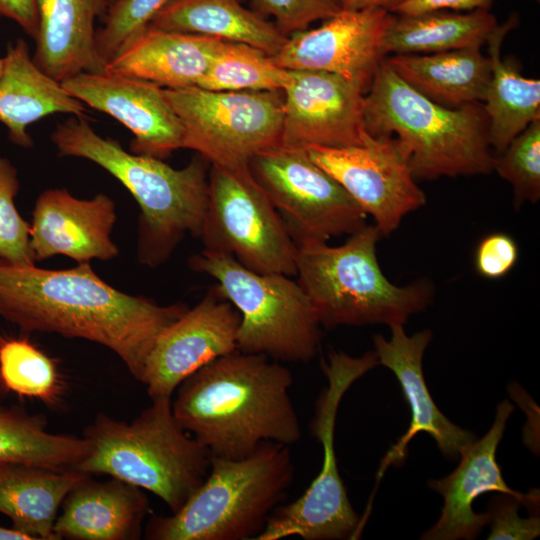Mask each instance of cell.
<instances>
[{
	"instance_id": "obj_24",
	"label": "cell",
	"mask_w": 540,
	"mask_h": 540,
	"mask_svg": "<svg viewBox=\"0 0 540 540\" xmlns=\"http://www.w3.org/2000/svg\"><path fill=\"white\" fill-rule=\"evenodd\" d=\"M2 59L0 122L7 127L13 143L31 147L33 140L27 128L51 114L85 116L86 105L36 65L23 39L9 45Z\"/></svg>"
},
{
	"instance_id": "obj_6",
	"label": "cell",
	"mask_w": 540,
	"mask_h": 540,
	"mask_svg": "<svg viewBox=\"0 0 540 540\" xmlns=\"http://www.w3.org/2000/svg\"><path fill=\"white\" fill-rule=\"evenodd\" d=\"M294 477L289 446L267 441L242 459L212 456L202 485L177 512L152 516L151 540H248L262 533Z\"/></svg>"
},
{
	"instance_id": "obj_20",
	"label": "cell",
	"mask_w": 540,
	"mask_h": 540,
	"mask_svg": "<svg viewBox=\"0 0 540 540\" xmlns=\"http://www.w3.org/2000/svg\"><path fill=\"white\" fill-rule=\"evenodd\" d=\"M389 327L390 339L382 335L373 337L374 352L379 365L389 368L398 379L411 410V423L406 434L387 454L382 468L401 461L409 441L419 432L429 434L446 458H458L476 437L452 423L435 405L427 388L422 360L432 338L431 331L426 329L408 336L401 324Z\"/></svg>"
},
{
	"instance_id": "obj_1",
	"label": "cell",
	"mask_w": 540,
	"mask_h": 540,
	"mask_svg": "<svg viewBox=\"0 0 540 540\" xmlns=\"http://www.w3.org/2000/svg\"><path fill=\"white\" fill-rule=\"evenodd\" d=\"M106 283L90 263L44 269L0 259V316L25 332L85 339L115 353L137 380L161 332L186 310Z\"/></svg>"
},
{
	"instance_id": "obj_31",
	"label": "cell",
	"mask_w": 540,
	"mask_h": 540,
	"mask_svg": "<svg viewBox=\"0 0 540 540\" xmlns=\"http://www.w3.org/2000/svg\"><path fill=\"white\" fill-rule=\"evenodd\" d=\"M291 81L292 72L279 67L264 51L222 40L197 87L212 91H284Z\"/></svg>"
},
{
	"instance_id": "obj_44",
	"label": "cell",
	"mask_w": 540,
	"mask_h": 540,
	"mask_svg": "<svg viewBox=\"0 0 540 540\" xmlns=\"http://www.w3.org/2000/svg\"><path fill=\"white\" fill-rule=\"evenodd\" d=\"M2 70H3V59L0 58V77H1V74H2Z\"/></svg>"
},
{
	"instance_id": "obj_23",
	"label": "cell",
	"mask_w": 540,
	"mask_h": 540,
	"mask_svg": "<svg viewBox=\"0 0 540 540\" xmlns=\"http://www.w3.org/2000/svg\"><path fill=\"white\" fill-rule=\"evenodd\" d=\"M222 40L148 26L107 63L105 71L167 89L197 87Z\"/></svg>"
},
{
	"instance_id": "obj_39",
	"label": "cell",
	"mask_w": 540,
	"mask_h": 540,
	"mask_svg": "<svg viewBox=\"0 0 540 540\" xmlns=\"http://www.w3.org/2000/svg\"><path fill=\"white\" fill-rule=\"evenodd\" d=\"M493 0H404L394 10L400 15H414L428 11H473L489 9Z\"/></svg>"
},
{
	"instance_id": "obj_36",
	"label": "cell",
	"mask_w": 540,
	"mask_h": 540,
	"mask_svg": "<svg viewBox=\"0 0 540 540\" xmlns=\"http://www.w3.org/2000/svg\"><path fill=\"white\" fill-rule=\"evenodd\" d=\"M253 11L265 18H274V24L286 36L307 29L317 21L326 20L342 8L340 0H251Z\"/></svg>"
},
{
	"instance_id": "obj_27",
	"label": "cell",
	"mask_w": 540,
	"mask_h": 540,
	"mask_svg": "<svg viewBox=\"0 0 540 540\" xmlns=\"http://www.w3.org/2000/svg\"><path fill=\"white\" fill-rule=\"evenodd\" d=\"M86 473L27 465L0 468V513L33 540H57L54 524L68 492Z\"/></svg>"
},
{
	"instance_id": "obj_19",
	"label": "cell",
	"mask_w": 540,
	"mask_h": 540,
	"mask_svg": "<svg viewBox=\"0 0 540 540\" xmlns=\"http://www.w3.org/2000/svg\"><path fill=\"white\" fill-rule=\"evenodd\" d=\"M116 219L115 202L105 194L80 199L63 188L43 191L35 202L30 224L35 262L56 255L78 264L115 258L119 250L111 234Z\"/></svg>"
},
{
	"instance_id": "obj_5",
	"label": "cell",
	"mask_w": 540,
	"mask_h": 540,
	"mask_svg": "<svg viewBox=\"0 0 540 540\" xmlns=\"http://www.w3.org/2000/svg\"><path fill=\"white\" fill-rule=\"evenodd\" d=\"M171 401L152 399L131 422L98 414L85 429L90 448L76 469L145 489L177 512L206 479L212 455L180 427Z\"/></svg>"
},
{
	"instance_id": "obj_15",
	"label": "cell",
	"mask_w": 540,
	"mask_h": 540,
	"mask_svg": "<svg viewBox=\"0 0 540 540\" xmlns=\"http://www.w3.org/2000/svg\"><path fill=\"white\" fill-rule=\"evenodd\" d=\"M383 8L341 10L315 29L288 36L272 57L291 71H323L358 85L366 94L385 55L382 42L394 16Z\"/></svg>"
},
{
	"instance_id": "obj_26",
	"label": "cell",
	"mask_w": 540,
	"mask_h": 540,
	"mask_svg": "<svg viewBox=\"0 0 540 540\" xmlns=\"http://www.w3.org/2000/svg\"><path fill=\"white\" fill-rule=\"evenodd\" d=\"M242 0H172L150 22L149 27L199 34L256 47L270 56L288 36Z\"/></svg>"
},
{
	"instance_id": "obj_43",
	"label": "cell",
	"mask_w": 540,
	"mask_h": 540,
	"mask_svg": "<svg viewBox=\"0 0 540 540\" xmlns=\"http://www.w3.org/2000/svg\"><path fill=\"white\" fill-rule=\"evenodd\" d=\"M104 3H105V6H106V10L107 8L111 5V3L114 1V0H103Z\"/></svg>"
},
{
	"instance_id": "obj_28",
	"label": "cell",
	"mask_w": 540,
	"mask_h": 540,
	"mask_svg": "<svg viewBox=\"0 0 540 540\" xmlns=\"http://www.w3.org/2000/svg\"><path fill=\"white\" fill-rule=\"evenodd\" d=\"M517 22L512 15L504 24H498L486 40L491 74L482 102L490 146L498 154L530 123L540 119V81L524 77L511 60L501 56L504 38Z\"/></svg>"
},
{
	"instance_id": "obj_12",
	"label": "cell",
	"mask_w": 540,
	"mask_h": 540,
	"mask_svg": "<svg viewBox=\"0 0 540 540\" xmlns=\"http://www.w3.org/2000/svg\"><path fill=\"white\" fill-rule=\"evenodd\" d=\"M249 169L297 246L351 235L366 225L364 210L306 150L279 145L255 155Z\"/></svg>"
},
{
	"instance_id": "obj_33",
	"label": "cell",
	"mask_w": 540,
	"mask_h": 540,
	"mask_svg": "<svg viewBox=\"0 0 540 540\" xmlns=\"http://www.w3.org/2000/svg\"><path fill=\"white\" fill-rule=\"evenodd\" d=\"M493 170L514 190L517 206L540 198V119L530 123L507 147L494 156Z\"/></svg>"
},
{
	"instance_id": "obj_21",
	"label": "cell",
	"mask_w": 540,
	"mask_h": 540,
	"mask_svg": "<svg viewBox=\"0 0 540 540\" xmlns=\"http://www.w3.org/2000/svg\"><path fill=\"white\" fill-rule=\"evenodd\" d=\"M148 512L141 488L113 477L97 482L87 474L63 500L54 534L57 540L138 539Z\"/></svg>"
},
{
	"instance_id": "obj_38",
	"label": "cell",
	"mask_w": 540,
	"mask_h": 540,
	"mask_svg": "<svg viewBox=\"0 0 540 540\" xmlns=\"http://www.w3.org/2000/svg\"><path fill=\"white\" fill-rule=\"evenodd\" d=\"M519 250L515 240L508 234L495 232L485 236L475 253L477 272L487 279H499L515 266Z\"/></svg>"
},
{
	"instance_id": "obj_34",
	"label": "cell",
	"mask_w": 540,
	"mask_h": 540,
	"mask_svg": "<svg viewBox=\"0 0 540 540\" xmlns=\"http://www.w3.org/2000/svg\"><path fill=\"white\" fill-rule=\"evenodd\" d=\"M172 0H114L104 14L101 28L96 31V47L107 65L153 18Z\"/></svg>"
},
{
	"instance_id": "obj_46",
	"label": "cell",
	"mask_w": 540,
	"mask_h": 540,
	"mask_svg": "<svg viewBox=\"0 0 540 540\" xmlns=\"http://www.w3.org/2000/svg\"><path fill=\"white\" fill-rule=\"evenodd\" d=\"M242 1H245V0H242Z\"/></svg>"
},
{
	"instance_id": "obj_41",
	"label": "cell",
	"mask_w": 540,
	"mask_h": 540,
	"mask_svg": "<svg viewBox=\"0 0 540 540\" xmlns=\"http://www.w3.org/2000/svg\"><path fill=\"white\" fill-rule=\"evenodd\" d=\"M404 0H340L342 10L356 11L368 8H383L390 12Z\"/></svg>"
},
{
	"instance_id": "obj_17",
	"label": "cell",
	"mask_w": 540,
	"mask_h": 540,
	"mask_svg": "<svg viewBox=\"0 0 540 540\" xmlns=\"http://www.w3.org/2000/svg\"><path fill=\"white\" fill-rule=\"evenodd\" d=\"M88 107L106 113L133 134L130 152L163 160L183 148L184 126L164 88L111 72H81L61 83Z\"/></svg>"
},
{
	"instance_id": "obj_13",
	"label": "cell",
	"mask_w": 540,
	"mask_h": 540,
	"mask_svg": "<svg viewBox=\"0 0 540 540\" xmlns=\"http://www.w3.org/2000/svg\"><path fill=\"white\" fill-rule=\"evenodd\" d=\"M306 151L373 217L382 236L395 231L404 216L426 204V195L393 137L367 134L362 145L312 146Z\"/></svg>"
},
{
	"instance_id": "obj_40",
	"label": "cell",
	"mask_w": 540,
	"mask_h": 540,
	"mask_svg": "<svg viewBox=\"0 0 540 540\" xmlns=\"http://www.w3.org/2000/svg\"><path fill=\"white\" fill-rule=\"evenodd\" d=\"M0 17L15 21L35 38L38 27L36 0H0Z\"/></svg>"
},
{
	"instance_id": "obj_8",
	"label": "cell",
	"mask_w": 540,
	"mask_h": 540,
	"mask_svg": "<svg viewBox=\"0 0 540 540\" xmlns=\"http://www.w3.org/2000/svg\"><path fill=\"white\" fill-rule=\"evenodd\" d=\"M189 267L217 281L216 288L239 311L237 350L278 362H309L321 341V323L309 298L291 276L260 274L232 255L204 249Z\"/></svg>"
},
{
	"instance_id": "obj_4",
	"label": "cell",
	"mask_w": 540,
	"mask_h": 540,
	"mask_svg": "<svg viewBox=\"0 0 540 540\" xmlns=\"http://www.w3.org/2000/svg\"><path fill=\"white\" fill-rule=\"evenodd\" d=\"M371 136L393 137L415 179L488 174L494 155L480 102L448 108L405 83L383 60L364 96Z\"/></svg>"
},
{
	"instance_id": "obj_22",
	"label": "cell",
	"mask_w": 540,
	"mask_h": 540,
	"mask_svg": "<svg viewBox=\"0 0 540 540\" xmlns=\"http://www.w3.org/2000/svg\"><path fill=\"white\" fill-rule=\"evenodd\" d=\"M36 65L62 83L81 73L105 72L96 47L95 21L104 16L103 0H36Z\"/></svg>"
},
{
	"instance_id": "obj_2",
	"label": "cell",
	"mask_w": 540,
	"mask_h": 540,
	"mask_svg": "<svg viewBox=\"0 0 540 540\" xmlns=\"http://www.w3.org/2000/svg\"><path fill=\"white\" fill-rule=\"evenodd\" d=\"M288 368L263 354L235 350L209 362L175 390L173 415L214 457L242 459L264 442L301 438Z\"/></svg>"
},
{
	"instance_id": "obj_45",
	"label": "cell",
	"mask_w": 540,
	"mask_h": 540,
	"mask_svg": "<svg viewBox=\"0 0 540 540\" xmlns=\"http://www.w3.org/2000/svg\"><path fill=\"white\" fill-rule=\"evenodd\" d=\"M3 465H5V464H0V468H1Z\"/></svg>"
},
{
	"instance_id": "obj_3",
	"label": "cell",
	"mask_w": 540,
	"mask_h": 540,
	"mask_svg": "<svg viewBox=\"0 0 540 540\" xmlns=\"http://www.w3.org/2000/svg\"><path fill=\"white\" fill-rule=\"evenodd\" d=\"M59 157L87 159L114 176L139 205L137 257L151 268L165 263L187 234L199 237L208 203L209 162L201 155L181 169L124 150L72 116L51 134Z\"/></svg>"
},
{
	"instance_id": "obj_42",
	"label": "cell",
	"mask_w": 540,
	"mask_h": 540,
	"mask_svg": "<svg viewBox=\"0 0 540 540\" xmlns=\"http://www.w3.org/2000/svg\"><path fill=\"white\" fill-rule=\"evenodd\" d=\"M0 540H33L29 535L14 528L0 526Z\"/></svg>"
},
{
	"instance_id": "obj_11",
	"label": "cell",
	"mask_w": 540,
	"mask_h": 540,
	"mask_svg": "<svg viewBox=\"0 0 540 540\" xmlns=\"http://www.w3.org/2000/svg\"><path fill=\"white\" fill-rule=\"evenodd\" d=\"M200 238L204 249L230 254L253 272L297 274L298 247L249 167L210 166Z\"/></svg>"
},
{
	"instance_id": "obj_32",
	"label": "cell",
	"mask_w": 540,
	"mask_h": 540,
	"mask_svg": "<svg viewBox=\"0 0 540 540\" xmlns=\"http://www.w3.org/2000/svg\"><path fill=\"white\" fill-rule=\"evenodd\" d=\"M0 381L9 391L58 404L65 383L57 362L27 338H0Z\"/></svg>"
},
{
	"instance_id": "obj_18",
	"label": "cell",
	"mask_w": 540,
	"mask_h": 540,
	"mask_svg": "<svg viewBox=\"0 0 540 540\" xmlns=\"http://www.w3.org/2000/svg\"><path fill=\"white\" fill-rule=\"evenodd\" d=\"M513 410L508 400L500 402L491 428L480 440H474L461 452L456 469L444 478L428 482L432 490L442 495L444 505L437 522L421 539H474L488 524L489 516L487 512H474L472 505L478 496L486 492L510 494L525 505L536 507L539 491L522 494L510 488L496 461L497 447Z\"/></svg>"
},
{
	"instance_id": "obj_10",
	"label": "cell",
	"mask_w": 540,
	"mask_h": 540,
	"mask_svg": "<svg viewBox=\"0 0 540 540\" xmlns=\"http://www.w3.org/2000/svg\"><path fill=\"white\" fill-rule=\"evenodd\" d=\"M184 126L183 148L210 165L246 168L260 152L281 145L282 90L212 91L164 88Z\"/></svg>"
},
{
	"instance_id": "obj_30",
	"label": "cell",
	"mask_w": 540,
	"mask_h": 540,
	"mask_svg": "<svg viewBox=\"0 0 540 540\" xmlns=\"http://www.w3.org/2000/svg\"><path fill=\"white\" fill-rule=\"evenodd\" d=\"M42 417L0 408V464L75 468L89 452L86 438L52 434Z\"/></svg>"
},
{
	"instance_id": "obj_35",
	"label": "cell",
	"mask_w": 540,
	"mask_h": 540,
	"mask_svg": "<svg viewBox=\"0 0 540 540\" xmlns=\"http://www.w3.org/2000/svg\"><path fill=\"white\" fill-rule=\"evenodd\" d=\"M20 183L17 169L0 157V259L13 264H35L30 245V224L15 205Z\"/></svg>"
},
{
	"instance_id": "obj_16",
	"label": "cell",
	"mask_w": 540,
	"mask_h": 540,
	"mask_svg": "<svg viewBox=\"0 0 540 540\" xmlns=\"http://www.w3.org/2000/svg\"><path fill=\"white\" fill-rule=\"evenodd\" d=\"M291 72L292 81L283 91L281 146L306 150L362 145L368 134L363 90L332 73Z\"/></svg>"
},
{
	"instance_id": "obj_14",
	"label": "cell",
	"mask_w": 540,
	"mask_h": 540,
	"mask_svg": "<svg viewBox=\"0 0 540 540\" xmlns=\"http://www.w3.org/2000/svg\"><path fill=\"white\" fill-rule=\"evenodd\" d=\"M241 316L212 287L156 339L139 379L152 399L172 398L187 377L214 359L237 350Z\"/></svg>"
},
{
	"instance_id": "obj_25",
	"label": "cell",
	"mask_w": 540,
	"mask_h": 540,
	"mask_svg": "<svg viewBox=\"0 0 540 540\" xmlns=\"http://www.w3.org/2000/svg\"><path fill=\"white\" fill-rule=\"evenodd\" d=\"M383 61L410 87L448 108L482 102L491 74L481 47L431 54H394Z\"/></svg>"
},
{
	"instance_id": "obj_29",
	"label": "cell",
	"mask_w": 540,
	"mask_h": 540,
	"mask_svg": "<svg viewBox=\"0 0 540 540\" xmlns=\"http://www.w3.org/2000/svg\"><path fill=\"white\" fill-rule=\"evenodd\" d=\"M497 26V19L489 9L398 14L386 30L382 51L384 55L431 54L481 47Z\"/></svg>"
},
{
	"instance_id": "obj_7",
	"label": "cell",
	"mask_w": 540,
	"mask_h": 540,
	"mask_svg": "<svg viewBox=\"0 0 540 540\" xmlns=\"http://www.w3.org/2000/svg\"><path fill=\"white\" fill-rule=\"evenodd\" d=\"M381 237L375 225L366 224L340 246L326 242L297 246V282L322 326L403 325L430 304L429 281L399 287L383 274L376 254Z\"/></svg>"
},
{
	"instance_id": "obj_37",
	"label": "cell",
	"mask_w": 540,
	"mask_h": 540,
	"mask_svg": "<svg viewBox=\"0 0 540 540\" xmlns=\"http://www.w3.org/2000/svg\"><path fill=\"white\" fill-rule=\"evenodd\" d=\"M493 497L487 511L491 531L489 540H531L540 535V519L533 515L522 518L518 508L522 501L513 495L501 493Z\"/></svg>"
},
{
	"instance_id": "obj_9",
	"label": "cell",
	"mask_w": 540,
	"mask_h": 540,
	"mask_svg": "<svg viewBox=\"0 0 540 540\" xmlns=\"http://www.w3.org/2000/svg\"><path fill=\"white\" fill-rule=\"evenodd\" d=\"M379 365L369 351L360 357L331 351L322 361L327 387L318 396L311 433L323 449L322 467L308 489L295 501L279 505L256 540H280L299 536L305 540L351 539L359 531L360 518L354 511L339 475L334 448L338 407L348 388Z\"/></svg>"
}]
</instances>
